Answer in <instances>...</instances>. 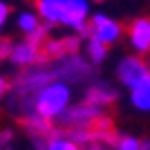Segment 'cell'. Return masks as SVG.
Masks as SVG:
<instances>
[{"label":"cell","mask_w":150,"mask_h":150,"mask_svg":"<svg viewBox=\"0 0 150 150\" xmlns=\"http://www.w3.org/2000/svg\"><path fill=\"white\" fill-rule=\"evenodd\" d=\"M88 54H90V58H92V63H101L103 58L108 56V45L90 36V40H88Z\"/></svg>","instance_id":"8fae6325"},{"label":"cell","mask_w":150,"mask_h":150,"mask_svg":"<svg viewBox=\"0 0 150 150\" xmlns=\"http://www.w3.org/2000/svg\"><path fill=\"white\" fill-rule=\"evenodd\" d=\"M130 92H132V96H130L132 105L137 110H141V112H150V76L144 79L139 85H134Z\"/></svg>","instance_id":"ba28073f"},{"label":"cell","mask_w":150,"mask_h":150,"mask_svg":"<svg viewBox=\"0 0 150 150\" xmlns=\"http://www.w3.org/2000/svg\"><path fill=\"white\" fill-rule=\"evenodd\" d=\"M69 99H72V92H69L67 83L63 81H50L47 85L36 92V99H34V112L45 117V119H56L61 117L69 105Z\"/></svg>","instance_id":"6da1fadb"},{"label":"cell","mask_w":150,"mask_h":150,"mask_svg":"<svg viewBox=\"0 0 150 150\" xmlns=\"http://www.w3.org/2000/svg\"><path fill=\"white\" fill-rule=\"evenodd\" d=\"M7 18H9V7H7L5 2H0V29H2V25L7 23Z\"/></svg>","instance_id":"5bb4252c"},{"label":"cell","mask_w":150,"mask_h":150,"mask_svg":"<svg viewBox=\"0 0 150 150\" xmlns=\"http://www.w3.org/2000/svg\"><path fill=\"white\" fill-rule=\"evenodd\" d=\"M117 76H119V81L123 83L128 90H132L134 85H139V83L144 81V79H148L150 69H148V65H146L141 58L128 56V58H123V61L119 63V67H117Z\"/></svg>","instance_id":"277c9868"},{"label":"cell","mask_w":150,"mask_h":150,"mask_svg":"<svg viewBox=\"0 0 150 150\" xmlns=\"http://www.w3.org/2000/svg\"><path fill=\"white\" fill-rule=\"evenodd\" d=\"M47 150H79V146L72 141V139H65V137H56L47 144Z\"/></svg>","instance_id":"7c38bea8"},{"label":"cell","mask_w":150,"mask_h":150,"mask_svg":"<svg viewBox=\"0 0 150 150\" xmlns=\"http://www.w3.org/2000/svg\"><path fill=\"white\" fill-rule=\"evenodd\" d=\"M9 52H11V45L7 43V40H0V61L9 56Z\"/></svg>","instance_id":"9a60e30c"},{"label":"cell","mask_w":150,"mask_h":150,"mask_svg":"<svg viewBox=\"0 0 150 150\" xmlns=\"http://www.w3.org/2000/svg\"><path fill=\"white\" fill-rule=\"evenodd\" d=\"M9 92V81H7L5 76H0V99H2V94Z\"/></svg>","instance_id":"2e32d148"},{"label":"cell","mask_w":150,"mask_h":150,"mask_svg":"<svg viewBox=\"0 0 150 150\" xmlns=\"http://www.w3.org/2000/svg\"><path fill=\"white\" fill-rule=\"evenodd\" d=\"M38 27H40V18H38V13H34V11L18 13V29L23 31V34L29 36L31 31H36Z\"/></svg>","instance_id":"30bf717a"},{"label":"cell","mask_w":150,"mask_h":150,"mask_svg":"<svg viewBox=\"0 0 150 150\" xmlns=\"http://www.w3.org/2000/svg\"><path fill=\"white\" fill-rule=\"evenodd\" d=\"M88 18H90V2L88 0H65L61 25L69 27L74 31H88Z\"/></svg>","instance_id":"3957f363"},{"label":"cell","mask_w":150,"mask_h":150,"mask_svg":"<svg viewBox=\"0 0 150 150\" xmlns=\"http://www.w3.org/2000/svg\"><path fill=\"white\" fill-rule=\"evenodd\" d=\"M112 99H114V92L108 88V85H99V88H92L88 92V103L90 105H96V108L110 103Z\"/></svg>","instance_id":"9c48e42d"},{"label":"cell","mask_w":150,"mask_h":150,"mask_svg":"<svg viewBox=\"0 0 150 150\" xmlns=\"http://www.w3.org/2000/svg\"><path fill=\"white\" fill-rule=\"evenodd\" d=\"M94 2H103V0H94Z\"/></svg>","instance_id":"e0dca14e"},{"label":"cell","mask_w":150,"mask_h":150,"mask_svg":"<svg viewBox=\"0 0 150 150\" xmlns=\"http://www.w3.org/2000/svg\"><path fill=\"white\" fill-rule=\"evenodd\" d=\"M130 45L139 54H150V18H137L128 27Z\"/></svg>","instance_id":"5b68a950"},{"label":"cell","mask_w":150,"mask_h":150,"mask_svg":"<svg viewBox=\"0 0 150 150\" xmlns=\"http://www.w3.org/2000/svg\"><path fill=\"white\" fill-rule=\"evenodd\" d=\"M119 150H141V141L134 137H123L119 141Z\"/></svg>","instance_id":"4fadbf2b"},{"label":"cell","mask_w":150,"mask_h":150,"mask_svg":"<svg viewBox=\"0 0 150 150\" xmlns=\"http://www.w3.org/2000/svg\"><path fill=\"white\" fill-rule=\"evenodd\" d=\"M88 34L92 38H96V40H101V43L112 45L121 36V25L117 20H112L110 16H105V13H94L92 20H90Z\"/></svg>","instance_id":"7a4b0ae2"},{"label":"cell","mask_w":150,"mask_h":150,"mask_svg":"<svg viewBox=\"0 0 150 150\" xmlns=\"http://www.w3.org/2000/svg\"><path fill=\"white\" fill-rule=\"evenodd\" d=\"M38 45L31 43L29 38L27 40H23V43L13 45L11 52H9V58H11L16 65H20V67H29V65H34V63L38 61Z\"/></svg>","instance_id":"8992f818"},{"label":"cell","mask_w":150,"mask_h":150,"mask_svg":"<svg viewBox=\"0 0 150 150\" xmlns=\"http://www.w3.org/2000/svg\"><path fill=\"white\" fill-rule=\"evenodd\" d=\"M36 9L40 20L61 25L63 11H65V0H36Z\"/></svg>","instance_id":"52a82bcc"}]
</instances>
